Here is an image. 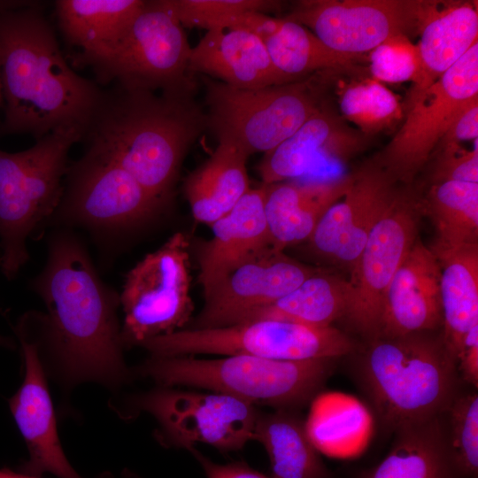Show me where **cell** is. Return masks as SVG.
Returning <instances> with one entry per match:
<instances>
[{"label": "cell", "instance_id": "obj_40", "mask_svg": "<svg viewBox=\"0 0 478 478\" xmlns=\"http://www.w3.org/2000/svg\"><path fill=\"white\" fill-rule=\"evenodd\" d=\"M198 460L207 478H270L253 470L244 463L216 464L204 457L194 446L187 448Z\"/></svg>", "mask_w": 478, "mask_h": 478}, {"label": "cell", "instance_id": "obj_30", "mask_svg": "<svg viewBox=\"0 0 478 478\" xmlns=\"http://www.w3.org/2000/svg\"><path fill=\"white\" fill-rule=\"evenodd\" d=\"M351 304L349 280L318 270L291 292L251 312L239 323L274 320L316 328L332 327L333 322L347 316Z\"/></svg>", "mask_w": 478, "mask_h": 478}, {"label": "cell", "instance_id": "obj_12", "mask_svg": "<svg viewBox=\"0 0 478 478\" xmlns=\"http://www.w3.org/2000/svg\"><path fill=\"white\" fill-rule=\"evenodd\" d=\"M422 217V197L409 188L400 189L390 207L372 229L350 271L351 304L345 319L365 341L378 335L385 294L419 237Z\"/></svg>", "mask_w": 478, "mask_h": 478}, {"label": "cell", "instance_id": "obj_38", "mask_svg": "<svg viewBox=\"0 0 478 478\" xmlns=\"http://www.w3.org/2000/svg\"><path fill=\"white\" fill-rule=\"evenodd\" d=\"M477 138L478 96L465 104L456 112L438 146L459 144L461 142Z\"/></svg>", "mask_w": 478, "mask_h": 478}, {"label": "cell", "instance_id": "obj_33", "mask_svg": "<svg viewBox=\"0 0 478 478\" xmlns=\"http://www.w3.org/2000/svg\"><path fill=\"white\" fill-rule=\"evenodd\" d=\"M451 455L461 478L478 474V393L462 384L442 414Z\"/></svg>", "mask_w": 478, "mask_h": 478}, {"label": "cell", "instance_id": "obj_7", "mask_svg": "<svg viewBox=\"0 0 478 478\" xmlns=\"http://www.w3.org/2000/svg\"><path fill=\"white\" fill-rule=\"evenodd\" d=\"M191 47L173 0L145 1L124 35L88 62L102 82L161 92L195 89L189 69Z\"/></svg>", "mask_w": 478, "mask_h": 478}, {"label": "cell", "instance_id": "obj_8", "mask_svg": "<svg viewBox=\"0 0 478 478\" xmlns=\"http://www.w3.org/2000/svg\"><path fill=\"white\" fill-rule=\"evenodd\" d=\"M141 345L154 357L243 354L285 361L341 358L357 346L349 335L333 326L316 328L274 320L177 330Z\"/></svg>", "mask_w": 478, "mask_h": 478}, {"label": "cell", "instance_id": "obj_11", "mask_svg": "<svg viewBox=\"0 0 478 478\" xmlns=\"http://www.w3.org/2000/svg\"><path fill=\"white\" fill-rule=\"evenodd\" d=\"M478 96V42L430 87L409 101L405 120L376 158L409 185L437 148L456 112Z\"/></svg>", "mask_w": 478, "mask_h": 478}, {"label": "cell", "instance_id": "obj_18", "mask_svg": "<svg viewBox=\"0 0 478 478\" xmlns=\"http://www.w3.org/2000/svg\"><path fill=\"white\" fill-rule=\"evenodd\" d=\"M17 334L24 358L25 375L20 387L9 399V406L29 454L28 459L19 466V472L39 478L43 474L57 478H82L62 449L38 346L29 338L22 323Z\"/></svg>", "mask_w": 478, "mask_h": 478}, {"label": "cell", "instance_id": "obj_10", "mask_svg": "<svg viewBox=\"0 0 478 478\" xmlns=\"http://www.w3.org/2000/svg\"><path fill=\"white\" fill-rule=\"evenodd\" d=\"M189 258V243L176 233L129 271L120 298L123 344L141 345L188 322L192 312Z\"/></svg>", "mask_w": 478, "mask_h": 478}, {"label": "cell", "instance_id": "obj_29", "mask_svg": "<svg viewBox=\"0 0 478 478\" xmlns=\"http://www.w3.org/2000/svg\"><path fill=\"white\" fill-rule=\"evenodd\" d=\"M253 439L263 444L269 456L270 478H330L306 423L295 410L258 412Z\"/></svg>", "mask_w": 478, "mask_h": 478}, {"label": "cell", "instance_id": "obj_19", "mask_svg": "<svg viewBox=\"0 0 478 478\" xmlns=\"http://www.w3.org/2000/svg\"><path fill=\"white\" fill-rule=\"evenodd\" d=\"M440 281L438 261L418 237L387 289L376 337L441 330Z\"/></svg>", "mask_w": 478, "mask_h": 478}, {"label": "cell", "instance_id": "obj_3", "mask_svg": "<svg viewBox=\"0 0 478 478\" xmlns=\"http://www.w3.org/2000/svg\"><path fill=\"white\" fill-rule=\"evenodd\" d=\"M194 90L158 95L117 85L104 93L83 138L89 149L120 165L162 204L187 150L207 127Z\"/></svg>", "mask_w": 478, "mask_h": 478}, {"label": "cell", "instance_id": "obj_34", "mask_svg": "<svg viewBox=\"0 0 478 478\" xmlns=\"http://www.w3.org/2000/svg\"><path fill=\"white\" fill-rule=\"evenodd\" d=\"M177 17L183 27L228 28L233 20L248 12L266 13L279 5L269 0H173Z\"/></svg>", "mask_w": 478, "mask_h": 478}, {"label": "cell", "instance_id": "obj_14", "mask_svg": "<svg viewBox=\"0 0 478 478\" xmlns=\"http://www.w3.org/2000/svg\"><path fill=\"white\" fill-rule=\"evenodd\" d=\"M424 4L406 0L302 1L283 19L311 28L336 52L363 56L420 25Z\"/></svg>", "mask_w": 478, "mask_h": 478}, {"label": "cell", "instance_id": "obj_36", "mask_svg": "<svg viewBox=\"0 0 478 478\" xmlns=\"http://www.w3.org/2000/svg\"><path fill=\"white\" fill-rule=\"evenodd\" d=\"M374 76L384 81L400 82L412 80L417 67L416 47L405 35L394 37L371 51Z\"/></svg>", "mask_w": 478, "mask_h": 478}, {"label": "cell", "instance_id": "obj_15", "mask_svg": "<svg viewBox=\"0 0 478 478\" xmlns=\"http://www.w3.org/2000/svg\"><path fill=\"white\" fill-rule=\"evenodd\" d=\"M61 202L67 219L104 229L140 223L162 205L127 171L90 149L73 166Z\"/></svg>", "mask_w": 478, "mask_h": 478}, {"label": "cell", "instance_id": "obj_6", "mask_svg": "<svg viewBox=\"0 0 478 478\" xmlns=\"http://www.w3.org/2000/svg\"><path fill=\"white\" fill-rule=\"evenodd\" d=\"M83 136L80 128L63 127L27 150H0V266L7 279L28 260L31 233L60 204L68 152Z\"/></svg>", "mask_w": 478, "mask_h": 478}, {"label": "cell", "instance_id": "obj_44", "mask_svg": "<svg viewBox=\"0 0 478 478\" xmlns=\"http://www.w3.org/2000/svg\"><path fill=\"white\" fill-rule=\"evenodd\" d=\"M0 264H1V255H0Z\"/></svg>", "mask_w": 478, "mask_h": 478}, {"label": "cell", "instance_id": "obj_26", "mask_svg": "<svg viewBox=\"0 0 478 478\" xmlns=\"http://www.w3.org/2000/svg\"><path fill=\"white\" fill-rule=\"evenodd\" d=\"M442 414L395 430L389 451L364 478H461Z\"/></svg>", "mask_w": 478, "mask_h": 478}, {"label": "cell", "instance_id": "obj_13", "mask_svg": "<svg viewBox=\"0 0 478 478\" xmlns=\"http://www.w3.org/2000/svg\"><path fill=\"white\" fill-rule=\"evenodd\" d=\"M135 404L158 421L162 442L186 449L204 443L222 451L239 450L253 439L259 412L227 394L167 387L139 397Z\"/></svg>", "mask_w": 478, "mask_h": 478}, {"label": "cell", "instance_id": "obj_23", "mask_svg": "<svg viewBox=\"0 0 478 478\" xmlns=\"http://www.w3.org/2000/svg\"><path fill=\"white\" fill-rule=\"evenodd\" d=\"M352 174L306 181L263 184L264 208L278 251L309 240L326 212L347 192Z\"/></svg>", "mask_w": 478, "mask_h": 478}, {"label": "cell", "instance_id": "obj_27", "mask_svg": "<svg viewBox=\"0 0 478 478\" xmlns=\"http://www.w3.org/2000/svg\"><path fill=\"white\" fill-rule=\"evenodd\" d=\"M248 157L239 145L220 138L209 159L189 176L184 190L197 221L212 224L251 189Z\"/></svg>", "mask_w": 478, "mask_h": 478}, {"label": "cell", "instance_id": "obj_37", "mask_svg": "<svg viewBox=\"0 0 478 478\" xmlns=\"http://www.w3.org/2000/svg\"><path fill=\"white\" fill-rule=\"evenodd\" d=\"M432 184L443 181L478 183V146L472 150L462 149L459 144L441 147L431 172Z\"/></svg>", "mask_w": 478, "mask_h": 478}, {"label": "cell", "instance_id": "obj_41", "mask_svg": "<svg viewBox=\"0 0 478 478\" xmlns=\"http://www.w3.org/2000/svg\"><path fill=\"white\" fill-rule=\"evenodd\" d=\"M0 478H39V477L26 474L21 472H14L9 468H1Z\"/></svg>", "mask_w": 478, "mask_h": 478}, {"label": "cell", "instance_id": "obj_39", "mask_svg": "<svg viewBox=\"0 0 478 478\" xmlns=\"http://www.w3.org/2000/svg\"><path fill=\"white\" fill-rule=\"evenodd\" d=\"M456 364L461 382L478 389V325L465 335Z\"/></svg>", "mask_w": 478, "mask_h": 478}, {"label": "cell", "instance_id": "obj_43", "mask_svg": "<svg viewBox=\"0 0 478 478\" xmlns=\"http://www.w3.org/2000/svg\"><path fill=\"white\" fill-rule=\"evenodd\" d=\"M2 99H3V95H2V86H1V79H0V104H1Z\"/></svg>", "mask_w": 478, "mask_h": 478}, {"label": "cell", "instance_id": "obj_21", "mask_svg": "<svg viewBox=\"0 0 478 478\" xmlns=\"http://www.w3.org/2000/svg\"><path fill=\"white\" fill-rule=\"evenodd\" d=\"M264 196L263 184L251 189L227 214L210 225L213 236L199 253L198 280L204 296L235 267L273 246Z\"/></svg>", "mask_w": 478, "mask_h": 478}, {"label": "cell", "instance_id": "obj_24", "mask_svg": "<svg viewBox=\"0 0 478 478\" xmlns=\"http://www.w3.org/2000/svg\"><path fill=\"white\" fill-rule=\"evenodd\" d=\"M428 4L420 20L417 67L410 100L430 87L477 42L478 12L469 3L438 11Z\"/></svg>", "mask_w": 478, "mask_h": 478}, {"label": "cell", "instance_id": "obj_20", "mask_svg": "<svg viewBox=\"0 0 478 478\" xmlns=\"http://www.w3.org/2000/svg\"><path fill=\"white\" fill-rule=\"evenodd\" d=\"M363 138L322 106L288 139L265 153L258 166L263 184L301 177L318 162L346 160L363 148Z\"/></svg>", "mask_w": 478, "mask_h": 478}, {"label": "cell", "instance_id": "obj_28", "mask_svg": "<svg viewBox=\"0 0 478 478\" xmlns=\"http://www.w3.org/2000/svg\"><path fill=\"white\" fill-rule=\"evenodd\" d=\"M143 0H58L59 27L81 50L86 64L109 50L127 32L143 7Z\"/></svg>", "mask_w": 478, "mask_h": 478}, {"label": "cell", "instance_id": "obj_4", "mask_svg": "<svg viewBox=\"0 0 478 478\" xmlns=\"http://www.w3.org/2000/svg\"><path fill=\"white\" fill-rule=\"evenodd\" d=\"M349 355L354 381L392 432L443 413L463 384L441 330L379 336Z\"/></svg>", "mask_w": 478, "mask_h": 478}, {"label": "cell", "instance_id": "obj_9", "mask_svg": "<svg viewBox=\"0 0 478 478\" xmlns=\"http://www.w3.org/2000/svg\"><path fill=\"white\" fill-rule=\"evenodd\" d=\"M205 81L207 127L249 156L272 150L322 107L312 79L251 89Z\"/></svg>", "mask_w": 478, "mask_h": 478}, {"label": "cell", "instance_id": "obj_16", "mask_svg": "<svg viewBox=\"0 0 478 478\" xmlns=\"http://www.w3.org/2000/svg\"><path fill=\"white\" fill-rule=\"evenodd\" d=\"M352 177L345 195L326 212L309 238L317 255L343 265L349 271L401 189L377 158Z\"/></svg>", "mask_w": 478, "mask_h": 478}, {"label": "cell", "instance_id": "obj_25", "mask_svg": "<svg viewBox=\"0 0 478 478\" xmlns=\"http://www.w3.org/2000/svg\"><path fill=\"white\" fill-rule=\"evenodd\" d=\"M429 248L441 271L442 336L456 361L465 335L478 325V243Z\"/></svg>", "mask_w": 478, "mask_h": 478}, {"label": "cell", "instance_id": "obj_22", "mask_svg": "<svg viewBox=\"0 0 478 478\" xmlns=\"http://www.w3.org/2000/svg\"><path fill=\"white\" fill-rule=\"evenodd\" d=\"M189 69L215 76L238 89H259L302 79L273 64L264 41L244 30L211 29L191 48Z\"/></svg>", "mask_w": 478, "mask_h": 478}, {"label": "cell", "instance_id": "obj_1", "mask_svg": "<svg viewBox=\"0 0 478 478\" xmlns=\"http://www.w3.org/2000/svg\"><path fill=\"white\" fill-rule=\"evenodd\" d=\"M0 134L36 140L63 127L85 131L104 91L67 64L43 13L32 4H0Z\"/></svg>", "mask_w": 478, "mask_h": 478}, {"label": "cell", "instance_id": "obj_32", "mask_svg": "<svg viewBox=\"0 0 478 478\" xmlns=\"http://www.w3.org/2000/svg\"><path fill=\"white\" fill-rule=\"evenodd\" d=\"M422 204L424 216L430 218L436 231L434 243H478V183L451 181L432 184Z\"/></svg>", "mask_w": 478, "mask_h": 478}, {"label": "cell", "instance_id": "obj_42", "mask_svg": "<svg viewBox=\"0 0 478 478\" xmlns=\"http://www.w3.org/2000/svg\"><path fill=\"white\" fill-rule=\"evenodd\" d=\"M0 346L6 348H13L14 343L12 339L0 335Z\"/></svg>", "mask_w": 478, "mask_h": 478}, {"label": "cell", "instance_id": "obj_35", "mask_svg": "<svg viewBox=\"0 0 478 478\" xmlns=\"http://www.w3.org/2000/svg\"><path fill=\"white\" fill-rule=\"evenodd\" d=\"M341 108L346 118L365 132L382 127L397 112L394 95L376 81L349 88L343 94Z\"/></svg>", "mask_w": 478, "mask_h": 478}, {"label": "cell", "instance_id": "obj_31", "mask_svg": "<svg viewBox=\"0 0 478 478\" xmlns=\"http://www.w3.org/2000/svg\"><path fill=\"white\" fill-rule=\"evenodd\" d=\"M264 42L275 67L297 79L313 72L351 67L364 57L336 52L305 27L283 18Z\"/></svg>", "mask_w": 478, "mask_h": 478}, {"label": "cell", "instance_id": "obj_2", "mask_svg": "<svg viewBox=\"0 0 478 478\" xmlns=\"http://www.w3.org/2000/svg\"><path fill=\"white\" fill-rule=\"evenodd\" d=\"M34 287L48 310L46 335L61 378L71 384H121L127 370L116 316L118 298L78 241L66 235L53 241Z\"/></svg>", "mask_w": 478, "mask_h": 478}, {"label": "cell", "instance_id": "obj_17", "mask_svg": "<svg viewBox=\"0 0 478 478\" xmlns=\"http://www.w3.org/2000/svg\"><path fill=\"white\" fill-rule=\"evenodd\" d=\"M318 271L271 246L231 271L208 295L189 328L239 323L251 312L283 297Z\"/></svg>", "mask_w": 478, "mask_h": 478}, {"label": "cell", "instance_id": "obj_5", "mask_svg": "<svg viewBox=\"0 0 478 478\" xmlns=\"http://www.w3.org/2000/svg\"><path fill=\"white\" fill-rule=\"evenodd\" d=\"M338 359L285 361L243 354L217 359L152 356L141 369L163 387H199L254 406L296 410L320 393Z\"/></svg>", "mask_w": 478, "mask_h": 478}]
</instances>
